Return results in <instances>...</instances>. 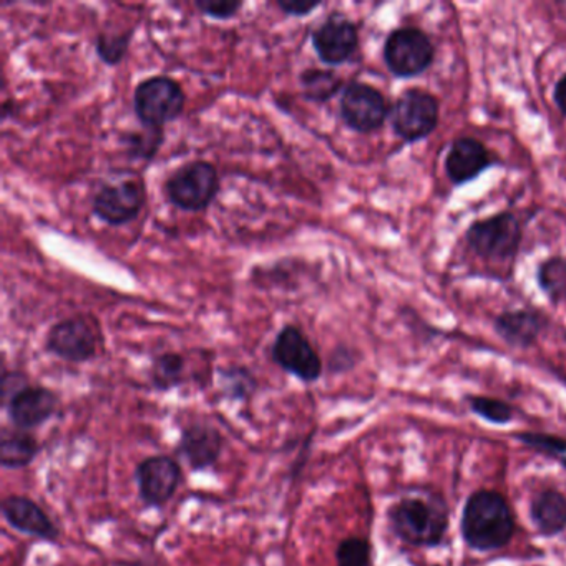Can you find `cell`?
<instances>
[{"mask_svg": "<svg viewBox=\"0 0 566 566\" xmlns=\"http://www.w3.org/2000/svg\"><path fill=\"white\" fill-rule=\"evenodd\" d=\"M530 518L543 536L565 532L566 495L555 489L543 490L530 503Z\"/></svg>", "mask_w": 566, "mask_h": 566, "instance_id": "obj_19", "label": "cell"}, {"mask_svg": "<svg viewBox=\"0 0 566 566\" xmlns=\"http://www.w3.org/2000/svg\"><path fill=\"white\" fill-rule=\"evenodd\" d=\"M548 326L545 314L536 310H513L496 316L495 331L509 346L526 349Z\"/></svg>", "mask_w": 566, "mask_h": 566, "instance_id": "obj_17", "label": "cell"}, {"mask_svg": "<svg viewBox=\"0 0 566 566\" xmlns=\"http://www.w3.org/2000/svg\"><path fill=\"white\" fill-rule=\"evenodd\" d=\"M184 108V88L175 78L154 75L135 87L134 111L144 127L164 130L165 125L180 117Z\"/></svg>", "mask_w": 566, "mask_h": 566, "instance_id": "obj_4", "label": "cell"}, {"mask_svg": "<svg viewBox=\"0 0 566 566\" xmlns=\"http://www.w3.org/2000/svg\"><path fill=\"white\" fill-rule=\"evenodd\" d=\"M337 566H370L373 546L366 538L349 536L336 549Z\"/></svg>", "mask_w": 566, "mask_h": 566, "instance_id": "obj_27", "label": "cell"}, {"mask_svg": "<svg viewBox=\"0 0 566 566\" xmlns=\"http://www.w3.org/2000/svg\"><path fill=\"white\" fill-rule=\"evenodd\" d=\"M197 8L207 18L214 19V21H228L240 12L243 2H238V0H198Z\"/></svg>", "mask_w": 566, "mask_h": 566, "instance_id": "obj_30", "label": "cell"}, {"mask_svg": "<svg viewBox=\"0 0 566 566\" xmlns=\"http://www.w3.org/2000/svg\"><path fill=\"white\" fill-rule=\"evenodd\" d=\"M321 2H306V0H277V8L287 15L304 18L310 15L314 9L319 8Z\"/></svg>", "mask_w": 566, "mask_h": 566, "instance_id": "obj_31", "label": "cell"}, {"mask_svg": "<svg viewBox=\"0 0 566 566\" xmlns=\"http://www.w3.org/2000/svg\"><path fill=\"white\" fill-rule=\"evenodd\" d=\"M553 101H555L556 107L566 117V74L559 77L556 82L555 88H553Z\"/></svg>", "mask_w": 566, "mask_h": 566, "instance_id": "obj_32", "label": "cell"}, {"mask_svg": "<svg viewBox=\"0 0 566 566\" xmlns=\"http://www.w3.org/2000/svg\"><path fill=\"white\" fill-rule=\"evenodd\" d=\"M135 480L145 505L164 506L177 493L181 469L170 457H150L137 467Z\"/></svg>", "mask_w": 566, "mask_h": 566, "instance_id": "obj_13", "label": "cell"}, {"mask_svg": "<svg viewBox=\"0 0 566 566\" xmlns=\"http://www.w3.org/2000/svg\"><path fill=\"white\" fill-rule=\"evenodd\" d=\"M562 465L566 469V457H562Z\"/></svg>", "mask_w": 566, "mask_h": 566, "instance_id": "obj_33", "label": "cell"}, {"mask_svg": "<svg viewBox=\"0 0 566 566\" xmlns=\"http://www.w3.org/2000/svg\"><path fill=\"white\" fill-rule=\"evenodd\" d=\"M340 118L357 134H373L389 117V105L373 85L353 81L344 85L339 102Z\"/></svg>", "mask_w": 566, "mask_h": 566, "instance_id": "obj_8", "label": "cell"}, {"mask_svg": "<svg viewBox=\"0 0 566 566\" xmlns=\"http://www.w3.org/2000/svg\"><path fill=\"white\" fill-rule=\"evenodd\" d=\"M390 528L407 545L439 546L449 532V510L436 496H403L389 510Z\"/></svg>", "mask_w": 566, "mask_h": 566, "instance_id": "obj_2", "label": "cell"}, {"mask_svg": "<svg viewBox=\"0 0 566 566\" xmlns=\"http://www.w3.org/2000/svg\"><path fill=\"white\" fill-rule=\"evenodd\" d=\"M394 134L406 144L430 137L439 124V102L422 88L402 92L389 114Z\"/></svg>", "mask_w": 566, "mask_h": 566, "instance_id": "obj_6", "label": "cell"}, {"mask_svg": "<svg viewBox=\"0 0 566 566\" xmlns=\"http://www.w3.org/2000/svg\"><path fill=\"white\" fill-rule=\"evenodd\" d=\"M134 31L120 32V34H104L95 39V52L104 64L117 65L124 61Z\"/></svg>", "mask_w": 566, "mask_h": 566, "instance_id": "obj_26", "label": "cell"}, {"mask_svg": "<svg viewBox=\"0 0 566 566\" xmlns=\"http://www.w3.org/2000/svg\"><path fill=\"white\" fill-rule=\"evenodd\" d=\"M94 321L75 316L59 321L48 334L49 353L67 363H87L97 354L101 334L94 327Z\"/></svg>", "mask_w": 566, "mask_h": 566, "instance_id": "obj_9", "label": "cell"}, {"mask_svg": "<svg viewBox=\"0 0 566 566\" xmlns=\"http://www.w3.org/2000/svg\"><path fill=\"white\" fill-rule=\"evenodd\" d=\"M181 455L188 460L191 469L205 470L213 467L223 450V437L208 423H193L181 433Z\"/></svg>", "mask_w": 566, "mask_h": 566, "instance_id": "obj_18", "label": "cell"}, {"mask_svg": "<svg viewBox=\"0 0 566 566\" xmlns=\"http://www.w3.org/2000/svg\"><path fill=\"white\" fill-rule=\"evenodd\" d=\"M220 191V177L210 161L193 160L181 165L168 177L165 193L168 201L178 210H205L213 203Z\"/></svg>", "mask_w": 566, "mask_h": 566, "instance_id": "obj_5", "label": "cell"}, {"mask_svg": "<svg viewBox=\"0 0 566 566\" xmlns=\"http://www.w3.org/2000/svg\"><path fill=\"white\" fill-rule=\"evenodd\" d=\"M147 191L140 180H122L101 187L92 200L95 217L111 227H124L137 220L144 210Z\"/></svg>", "mask_w": 566, "mask_h": 566, "instance_id": "obj_10", "label": "cell"}, {"mask_svg": "<svg viewBox=\"0 0 566 566\" xmlns=\"http://www.w3.org/2000/svg\"><path fill=\"white\" fill-rule=\"evenodd\" d=\"M161 142H164V130L148 128L147 135H132L128 147L134 157L150 160L160 148Z\"/></svg>", "mask_w": 566, "mask_h": 566, "instance_id": "obj_29", "label": "cell"}, {"mask_svg": "<svg viewBox=\"0 0 566 566\" xmlns=\"http://www.w3.org/2000/svg\"><path fill=\"white\" fill-rule=\"evenodd\" d=\"M536 283L553 304L566 303V258L552 256L543 261L536 271Z\"/></svg>", "mask_w": 566, "mask_h": 566, "instance_id": "obj_22", "label": "cell"}, {"mask_svg": "<svg viewBox=\"0 0 566 566\" xmlns=\"http://www.w3.org/2000/svg\"><path fill=\"white\" fill-rule=\"evenodd\" d=\"M436 49L426 32L416 28H400L390 32L384 44V62L390 74L412 78L432 65Z\"/></svg>", "mask_w": 566, "mask_h": 566, "instance_id": "obj_7", "label": "cell"}, {"mask_svg": "<svg viewBox=\"0 0 566 566\" xmlns=\"http://www.w3.org/2000/svg\"><path fill=\"white\" fill-rule=\"evenodd\" d=\"M465 240L482 260L513 261L522 247L523 227L512 211H502L470 224Z\"/></svg>", "mask_w": 566, "mask_h": 566, "instance_id": "obj_3", "label": "cell"}, {"mask_svg": "<svg viewBox=\"0 0 566 566\" xmlns=\"http://www.w3.org/2000/svg\"><path fill=\"white\" fill-rule=\"evenodd\" d=\"M460 530L470 548L493 552L512 542L516 530L515 513L502 493L479 490L463 506Z\"/></svg>", "mask_w": 566, "mask_h": 566, "instance_id": "obj_1", "label": "cell"}, {"mask_svg": "<svg viewBox=\"0 0 566 566\" xmlns=\"http://www.w3.org/2000/svg\"><path fill=\"white\" fill-rule=\"evenodd\" d=\"M492 165V157L482 142L472 137H462L453 142L443 167H446L447 178L455 187H463L479 178Z\"/></svg>", "mask_w": 566, "mask_h": 566, "instance_id": "obj_15", "label": "cell"}, {"mask_svg": "<svg viewBox=\"0 0 566 566\" xmlns=\"http://www.w3.org/2000/svg\"><path fill=\"white\" fill-rule=\"evenodd\" d=\"M311 42L321 62L336 67L346 64L356 54L359 48V31L346 15L334 12L314 29Z\"/></svg>", "mask_w": 566, "mask_h": 566, "instance_id": "obj_12", "label": "cell"}, {"mask_svg": "<svg viewBox=\"0 0 566 566\" xmlns=\"http://www.w3.org/2000/svg\"><path fill=\"white\" fill-rule=\"evenodd\" d=\"M515 439L528 449L543 453V455L559 457V459L566 455L565 437L542 432H520L516 433Z\"/></svg>", "mask_w": 566, "mask_h": 566, "instance_id": "obj_28", "label": "cell"}, {"mask_svg": "<svg viewBox=\"0 0 566 566\" xmlns=\"http://www.w3.org/2000/svg\"><path fill=\"white\" fill-rule=\"evenodd\" d=\"M470 410L480 419L486 422L495 423V426H505L512 422L513 407L493 397L473 396L469 397Z\"/></svg>", "mask_w": 566, "mask_h": 566, "instance_id": "obj_25", "label": "cell"}, {"mask_svg": "<svg viewBox=\"0 0 566 566\" xmlns=\"http://www.w3.org/2000/svg\"><path fill=\"white\" fill-rule=\"evenodd\" d=\"M4 518L19 532L45 542H57L59 530L48 513L28 496L11 495L2 502Z\"/></svg>", "mask_w": 566, "mask_h": 566, "instance_id": "obj_16", "label": "cell"}, {"mask_svg": "<svg viewBox=\"0 0 566 566\" xmlns=\"http://www.w3.org/2000/svg\"><path fill=\"white\" fill-rule=\"evenodd\" d=\"M224 396L231 400H247L256 390V379L247 367H230L221 373Z\"/></svg>", "mask_w": 566, "mask_h": 566, "instance_id": "obj_24", "label": "cell"}, {"mask_svg": "<svg viewBox=\"0 0 566 566\" xmlns=\"http://www.w3.org/2000/svg\"><path fill=\"white\" fill-rule=\"evenodd\" d=\"M41 446L38 440L28 432L2 433L0 442V463L4 469L18 470L31 465L38 457Z\"/></svg>", "mask_w": 566, "mask_h": 566, "instance_id": "obj_20", "label": "cell"}, {"mask_svg": "<svg viewBox=\"0 0 566 566\" xmlns=\"http://www.w3.org/2000/svg\"><path fill=\"white\" fill-rule=\"evenodd\" d=\"M301 88L306 101L324 104L344 88L343 78L331 69H306L300 75Z\"/></svg>", "mask_w": 566, "mask_h": 566, "instance_id": "obj_21", "label": "cell"}, {"mask_svg": "<svg viewBox=\"0 0 566 566\" xmlns=\"http://www.w3.org/2000/svg\"><path fill=\"white\" fill-rule=\"evenodd\" d=\"M271 356L281 369L293 374L303 382H316L323 374V360L319 354L316 353L310 339L301 333L300 327L293 324L284 326L277 333Z\"/></svg>", "mask_w": 566, "mask_h": 566, "instance_id": "obj_11", "label": "cell"}, {"mask_svg": "<svg viewBox=\"0 0 566 566\" xmlns=\"http://www.w3.org/2000/svg\"><path fill=\"white\" fill-rule=\"evenodd\" d=\"M6 407L19 430H31L44 426L57 412L59 399L48 387L25 386L9 397Z\"/></svg>", "mask_w": 566, "mask_h": 566, "instance_id": "obj_14", "label": "cell"}, {"mask_svg": "<svg viewBox=\"0 0 566 566\" xmlns=\"http://www.w3.org/2000/svg\"><path fill=\"white\" fill-rule=\"evenodd\" d=\"M184 373L185 359L180 354H161L151 366V382L158 390H170L184 382Z\"/></svg>", "mask_w": 566, "mask_h": 566, "instance_id": "obj_23", "label": "cell"}]
</instances>
